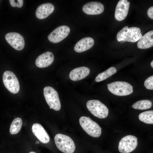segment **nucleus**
<instances>
[{"mask_svg":"<svg viewBox=\"0 0 153 153\" xmlns=\"http://www.w3.org/2000/svg\"><path fill=\"white\" fill-rule=\"evenodd\" d=\"M142 36L140 28L133 27L129 28L126 26L118 33V41H127L134 42L138 41Z\"/></svg>","mask_w":153,"mask_h":153,"instance_id":"1","label":"nucleus"},{"mask_svg":"<svg viewBox=\"0 0 153 153\" xmlns=\"http://www.w3.org/2000/svg\"><path fill=\"white\" fill-rule=\"evenodd\" d=\"M31 129L34 135L41 143L46 144L49 142L50 137L41 124L37 123L33 124Z\"/></svg>","mask_w":153,"mask_h":153,"instance_id":"13","label":"nucleus"},{"mask_svg":"<svg viewBox=\"0 0 153 153\" xmlns=\"http://www.w3.org/2000/svg\"><path fill=\"white\" fill-rule=\"evenodd\" d=\"M70 32V29L67 26H61L53 31L48 36V40L51 42L56 43L66 38Z\"/></svg>","mask_w":153,"mask_h":153,"instance_id":"9","label":"nucleus"},{"mask_svg":"<svg viewBox=\"0 0 153 153\" xmlns=\"http://www.w3.org/2000/svg\"><path fill=\"white\" fill-rule=\"evenodd\" d=\"M107 86L108 89L110 92L118 96L127 95L133 92L132 86L125 82H114L107 84Z\"/></svg>","mask_w":153,"mask_h":153,"instance_id":"4","label":"nucleus"},{"mask_svg":"<svg viewBox=\"0 0 153 153\" xmlns=\"http://www.w3.org/2000/svg\"><path fill=\"white\" fill-rule=\"evenodd\" d=\"M139 120L145 123L153 124V111L148 110L142 112L139 116Z\"/></svg>","mask_w":153,"mask_h":153,"instance_id":"22","label":"nucleus"},{"mask_svg":"<svg viewBox=\"0 0 153 153\" xmlns=\"http://www.w3.org/2000/svg\"><path fill=\"white\" fill-rule=\"evenodd\" d=\"M29 153H36L34 152L31 151V152H30Z\"/></svg>","mask_w":153,"mask_h":153,"instance_id":"27","label":"nucleus"},{"mask_svg":"<svg viewBox=\"0 0 153 153\" xmlns=\"http://www.w3.org/2000/svg\"><path fill=\"white\" fill-rule=\"evenodd\" d=\"M43 91L44 98L50 109L56 111L60 110L61 105L57 91L53 88L49 86L45 87Z\"/></svg>","mask_w":153,"mask_h":153,"instance_id":"6","label":"nucleus"},{"mask_svg":"<svg viewBox=\"0 0 153 153\" xmlns=\"http://www.w3.org/2000/svg\"><path fill=\"white\" fill-rule=\"evenodd\" d=\"M150 65L151 66L152 68H153V61H152L151 63H150Z\"/></svg>","mask_w":153,"mask_h":153,"instance_id":"26","label":"nucleus"},{"mask_svg":"<svg viewBox=\"0 0 153 153\" xmlns=\"http://www.w3.org/2000/svg\"><path fill=\"white\" fill-rule=\"evenodd\" d=\"M153 46V31L146 33L138 40L137 47L140 49H146Z\"/></svg>","mask_w":153,"mask_h":153,"instance_id":"18","label":"nucleus"},{"mask_svg":"<svg viewBox=\"0 0 153 153\" xmlns=\"http://www.w3.org/2000/svg\"><path fill=\"white\" fill-rule=\"evenodd\" d=\"M148 16L150 18L153 19V7H151L149 8L147 12Z\"/></svg>","mask_w":153,"mask_h":153,"instance_id":"25","label":"nucleus"},{"mask_svg":"<svg viewBox=\"0 0 153 153\" xmlns=\"http://www.w3.org/2000/svg\"><path fill=\"white\" fill-rule=\"evenodd\" d=\"M3 84L7 89L11 93L16 94L20 90L18 80L14 73L9 71H5L3 75Z\"/></svg>","mask_w":153,"mask_h":153,"instance_id":"7","label":"nucleus"},{"mask_svg":"<svg viewBox=\"0 0 153 153\" xmlns=\"http://www.w3.org/2000/svg\"><path fill=\"white\" fill-rule=\"evenodd\" d=\"M9 1L11 6L13 7L20 8L23 5L24 1L23 0H9Z\"/></svg>","mask_w":153,"mask_h":153,"instance_id":"24","label":"nucleus"},{"mask_svg":"<svg viewBox=\"0 0 153 153\" xmlns=\"http://www.w3.org/2000/svg\"><path fill=\"white\" fill-rule=\"evenodd\" d=\"M137 144V137L132 135H128L123 137L120 141L118 150L121 153H129L136 148Z\"/></svg>","mask_w":153,"mask_h":153,"instance_id":"8","label":"nucleus"},{"mask_svg":"<svg viewBox=\"0 0 153 153\" xmlns=\"http://www.w3.org/2000/svg\"><path fill=\"white\" fill-rule=\"evenodd\" d=\"M130 3L127 0H120L116 7L114 16L118 21L124 20L126 17L129 11Z\"/></svg>","mask_w":153,"mask_h":153,"instance_id":"11","label":"nucleus"},{"mask_svg":"<svg viewBox=\"0 0 153 153\" xmlns=\"http://www.w3.org/2000/svg\"><path fill=\"white\" fill-rule=\"evenodd\" d=\"M94 44V41L92 38L89 37H84L76 43L74 50L77 52H82L92 48Z\"/></svg>","mask_w":153,"mask_h":153,"instance_id":"16","label":"nucleus"},{"mask_svg":"<svg viewBox=\"0 0 153 153\" xmlns=\"http://www.w3.org/2000/svg\"><path fill=\"white\" fill-rule=\"evenodd\" d=\"M152 105V102L148 100H143L138 101L132 105L133 108L139 110H145L151 107Z\"/></svg>","mask_w":153,"mask_h":153,"instance_id":"21","label":"nucleus"},{"mask_svg":"<svg viewBox=\"0 0 153 153\" xmlns=\"http://www.w3.org/2000/svg\"><path fill=\"white\" fill-rule=\"evenodd\" d=\"M90 71L89 69L87 67L83 66L76 68L70 72L69 77L73 81L79 80L87 76Z\"/></svg>","mask_w":153,"mask_h":153,"instance_id":"17","label":"nucleus"},{"mask_svg":"<svg viewBox=\"0 0 153 153\" xmlns=\"http://www.w3.org/2000/svg\"><path fill=\"white\" fill-rule=\"evenodd\" d=\"M79 122L82 128L89 135L94 137H98L101 135V128L89 117H80Z\"/></svg>","mask_w":153,"mask_h":153,"instance_id":"3","label":"nucleus"},{"mask_svg":"<svg viewBox=\"0 0 153 153\" xmlns=\"http://www.w3.org/2000/svg\"><path fill=\"white\" fill-rule=\"evenodd\" d=\"M144 86L146 89L152 90L153 89V76L152 75L147 79L144 82Z\"/></svg>","mask_w":153,"mask_h":153,"instance_id":"23","label":"nucleus"},{"mask_svg":"<svg viewBox=\"0 0 153 153\" xmlns=\"http://www.w3.org/2000/svg\"><path fill=\"white\" fill-rule=\"evenodd\" d=\"M54 7L51 3H44L39 5L37 8L35 15L40 19H43L47 17L54 11Z\"/></svg>","mask_w":153,"mask_h":153,"instance_id":"15","label":"nucleus"},{"mask_svg":"<svg viewBox=\"0 0 153 153\" xmlns=\"http://www.w3.org/2000/svg\"><path fill=\"white\" fill-rule=\"evenodd\" d=\"M54 56L51 52H46L39 56L36 60L35 63L38 67L44 68L47 67L53 63Z\"/></svg>","mask_w":153,"mask_h":153,"instance_id":"14","label":"nucleus"},{"mask_svg":"<svg viewBox=\"0 0 153 153\" xmlns=\"http://www.w3.org/2000/svg\"><path fill=\"white\" fill-rule=\"evenodd\" d=\"M116 72V69L115 67H110L105 71L99 74L95 78V80L97 82L103 81L113 75Z\"/></svg>","mask_w":153,"mask_h":153,"instance_id":"19","label":"nucleus"},{"mask_svg":"<svg viewBox=\"0 0 153 153\" xmlns=\"http://www.w3.org/2000/svg\"><path fill=\"white\" fill-rule=\"evenodd\" d=\"M22 123V120L20 118L17 117L14 119L10 126V133L12 135L18 133L21 129Z\"/></svg>","mask_w":153,"mask_h":153,"instance_id":"20","label":"nucleus"},{"mask_svg":"<svg viewBox=\"0 0 153 153\" xmlns=\"http://www.w3.org/2000/svg\"><path fill=\"white\" fill-rule=\"evenodd\" d=\"M7 42L14 48L18 50H22L25 46V41L23 37L16 32L8 33L5 35Z\"/></svg>","mask_w":153,"mask_h":153,"instance_id":"10","label":"nucleus"},{"mask_svg":"<svg viewBox=\"0 0 153 153\" xmlns=\"http://www.w3.org/2000/svg\"><path fill=\"white\" fill-rule=\"evenodd\" d=\"M86 107L90 112L95 116L100 118L107 117L109 113V109L104 104L97 100L88 101Z\"/></svg>","mask_w":153,"mask_h":153,"instance_id":"5","label":"nucleus"},{"mask_svg":"<svg viewBox=\"0 0 153 153\" xmlns=\"http://www.w3.org/2000/svg\"><path fill=\"white\" fill-rule=\"evenodd\" d=\"M58 149L64 153H73L75 149V143L69 137L61 133L56 135L54 138Z\"/></svg>","mask_w":153,"mask_h":153,"instance_id":"2","label":"nucleus"},{"mask_svg":"<svg viewBox=\"0 0 153 153\" xmlns=\"http://www.w3.org/2000/svg\"><path fill=\"white\" fill-rule=\"evenodd\" d=\"M104 6L101 3L92 1L85 4L82 7L83 11L88 15H97L102 13L104 10Z\"/></svg>","mask_w":153,"mask_h":153,"instance_id":"12","label":"nucleus"}]
</instances>
